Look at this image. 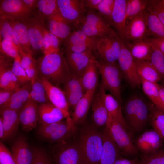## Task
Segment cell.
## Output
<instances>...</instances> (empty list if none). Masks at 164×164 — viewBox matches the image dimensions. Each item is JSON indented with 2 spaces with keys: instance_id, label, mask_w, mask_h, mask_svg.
<instances>
[{
  "instance_id": "obj_2",
  "label": "cell",
  "mask_w": 164,
  "mask_h": 164,
  "mask_svg": "<svg viewBox=\"0 0 164 164\" xmlns=\"http://www.w3.org/2000/svg\"><path fill=\"white\" fill-rule=\"evenodd\" d=\"M150 103L134 95L127 101L124 107V117L130 132H141L149 122Z\"/></svg>"
},
{
  "instance_id": "obj_9",
  "label": "cell",
  "mask_w": 164,
  "mask_h": 164,
  "mask_svg": "<svg viewBox=\"0 0 164 164\" xmlns=\"http://www.w3.org/2000/svg\"><path fill=\"white\" fill-rule=\"evenodd\" d=\"M118 61L123 77L130 86L133 88L139 86L141 79L137 71L135 60L122 40L121 51Z\"/></svg>"
},
{
  "instance_id": "obj_52",
  "label": "cell",
  "mask_w": 164,
  "mask_h": 164,
  "mask_svg": "<svg viewBox=\"0 0 164 164\" xmlns=\"http://www.w3.org/2000/svg\"><path fill=\"white\" fill-rule=\"evenodd\" d=\"M31 89L45 94H46L44 86L40 81L38 75L30 80Z\"/></svg>"
},
{
  "instance_id": "obj_31",
  "label": "cell",
  "mask_w": 164,
  "mask_h": 164,
  "mask_svg": "<svg viewBox=\"0 0 164 164\" xmlns=\"http://www.w3.org/2000/svg\"><path fill=\"white\" fill-rule=\"evenodd\" d=\"M124 42L134 60H148L152 47L147 40L146 39L131 43Z\"/></svg>"
},
{
  "instance_id": "obj_36",
  "label": "cell",
  "mask_w": 164,
  "mask_h": 164,
  "mask_svg": "<svg viewBox=\"0 0 164 164\" xmlns=\"http://www.w3.org/2000/svg\"><path fill=\"white\" fill-rule=\"evenodd\" d=\"M149 122L160 135L164 142V112L150 103Z\"/></svg>"
},
{
  "instance_id": "obj_14",
  "label": "cell",
  "mask_w": 164,
  "mask_h": 164,
  "mask_svg": "<svg viewBox=\"0 0 164 164\" xmlns=\"http://www.w3.org/2000/svg\"><path fill=\"white\" fill-rule=\"evenodd\" d=\"M145 11L129 21L126 25L125 41L129 43L146 39L149 38Z\"/></svg>"
},
{
  "instance_id": "obj_13",
  "label": "cell",
  "mask_w": 164,
  "mask_h": 164,
  "mask_svg": "<svg viewBox=\"0 0 164 164\" xmlns=\"http://www.w3.org/2000/svg\"><path fill=\"white\" fill-rule=\"evenodd\" d=\"M164 142L154 129L147 130L139 135L135 140V145L142 155L152 153L162 148Z\"/></svg>"
},
{
  "instance_id": "obj_57",
  "label": "cell",
  "mask_w": 164,
  "mask_h": 164,
  "mask_svg": "<svg viewBox=\"0 0 164 164\" xmlns=\"http://www.w3.org/2000/svg\"><path fill=\"white\" fill-rule=\"evenodd\" d=\"M101 1V0H82L83 5L85 7L96 9Z\"/></svg>"
},
{
  "instance_id": "obj_46",
  "label": "cell",
  "mask_w": 164,
  "mask_h": 164,
  "mask_svg": "<svg viewBox=\"0 0 164 164\" xmlns=\"http://www.w3.org/2000/svg\"><path fill=\"white\" fill-rule=\"evenodd\" d=\"M114 2L115 0H101L96 9L98 13L108 24Z\"/></svg>"
},
{
  "instance_id": "obj_60",
  "label": "cell",
  "mask_w": 164,
  "mask_h": 164,
  "mask_svg": "<svg viewBox=\"0 0 164 164\" xmlns=\"http://www.w3.org/2000/svg\"><path fill=\"white\" fill-rule=\"evenodd\" d=\"M0 138L1 141L5 140V132L3 123L0 119Z\"/></svg>"
},
{
  "instance_id": "obj_11",
  "label": "cell",
  "mask_w": 164,
  "mask_h": 164,
  "mask_svg": "<svg viewBox=\"0 0 164 164\" xmlns=\"http://www.w3.org/2000/svg\"><path fill=\"white\" fill-rule=\"evenodd\" d=\"M44 20L38 14L23 22L26 27L32 50L43 51L44 36L46 27Z\"/></svg>"
},
{
  "instance_id": "obj_50",
  "label": "cell",
  "mask_w": 164,
  "mask_h": 164,
  "mask_svg": "<svg viewBox=\"0 0 164 164\" xmlns=\"http://www.w3.org/2000/svg\"><path fill=\"white\" fill-rule=\"evenodd\" d=\"M0 164H16L11 152L0 142Z\"/></svg>"
},
{
  "instance_id": "obj_34",
  "label": "cell",
  "mask_w": 164,
  "mask_h": 164,
  "mask_svg": "<svg viewBox=\"0 0 164 164\" xmlns=\"http://www.w3.org/2000/svg\"><path fill=\"white\" fill-rule=\"evenodd\" d=\"M135 61L137 71L140 77L154 83H158L160 82L159 74L148 61Z\"/></svg>"
},
{
  "instance_id": "obj_43",
  "label": "cell",
  "mask_w": 164,
  "mask_h": 164,
  "mask_svg": "<svg viewBox=\"0 0 164 164\" xmlns=\"http://www.w3.org/2000/svg\"><path fill=\"white\" fill-rule=\"evenodd\" d=\"M137 164H164V147L148 155H142Z\"/></svg>"
},
{
  "instance_id": "obj_7",
  "label": "cell",
  "mask_w": 164,
  "mask_h": 164,
  "mask_svg": "<svg viewBox=\"0 0 164 164\" xmlns=\"http://www.w3.org/2000/svg\"><path fill=\"white\" fill-rule=\"evenodd\" d=\"M105 125L108 127L114 140L124 155L133 156L138 154V151L132 141L130 132L108 115Z\"/></svg>"
},
{
  "instance_id": "obj_32",
  "label": "cell",
  "mask_w": 164,
  "mask_h": 164,
  "mask_svg": "<svg viewBox=\"0 0 164 164\" xmlns=\"http://www.w3.org/2000/svg\"><path fill=\"white\" fill-rule=\"evenodd\" d=\"M17 40L26 54L32 56L26 27L23 22L9 21Z\"/></svg>"
},
{
  "instance_id": "obj_49",
  "label": "cell",
  "mask_w": 164,
  "mask_h": 164,
  "mask_svg": "<svg viewBox=\"0 0 164 164\" xmlns=\"http://www.w3.org/2000/svg\"><path fill=\"white\" fill-rule=\"evenodd\" d=\"M34 157L32 164H53L44 150L39 148H33Z\"/></svg>"
},
{
  "instance_id": "obj_12",
  "label": "cell",
  "mask_w": 164,
  "mask_h": 164,
  "mask_svg": "<svg viewBox=\"0 0 164 164\" xmlns=\"http://www.w3.org/2000/svg\"><path fill=\"white\" fill-rule=\"evenodd\" d=\"M57 8L63 18L76 27L84 17L85 7L82 0H56Z\"/></svg>"
},
{
  "instance_id": "obj_23",
  "label": "cell",
  "mask_w": 164,
  "mask_h": 164,
  "mask_svg": "<svg viewBox=\"0 0 164 164\" xmlns=\"http://www.w3.org/2000/svg\"><path fill=\"white\" fill-rule=\"evenodd\" d=\"M101 133L103 147L100 164H114L119 157L120 150L106 125Z\"/></svg>"
},
{
  "instance_id": "obj_22",
  "label": "cell",
  "mask_w": 164,
  "mask_h": 164,
  "mask_svg": "<svg viewBox=\"0 0 164 164\" xmlns=\"http://www.w3.org/2000/svg\"><path fill=\"white\" fill-rule=\"evenodd\" d=\"M20 125L22 130L28 132L35 128L38 122V104L29 97L19 111Z\"/></svg>"
},
{
  "instance_id": "obj_38",
  "label": "cell",
  "mask_w": 164,
  "mask_h": 164,
  "mask_svg": "<svg viewBox=\"0 0 164 164\" xmlns=\"http://www.w3.org/2000/svg\"><path fill=\"white\" fill-rule=\"evenodd\" d=\"M148 0H127L126 6V23L132 18L145 11Z\"/></svg>"
},
{
  "instance_id": "obj_8",
  "label": "cell",
  "mask_w": 164,
  "mask_h": 164,
  "mask_svg": "<svg viewBox=\"0 0 164 164\" xmlns=\"http://www.w3.org/2000/svg\"><path fill=\"white\" fill-rule=\"evenodd\" d=\"M121 39L117 33L99 39L94 52L99 60L108 63H114L118 60L121 49Z\"/></svg>"
},
{
  "instance_id": "obj_35",
  "label": "cell",
  "mask_w": 164,
  "mask_h": 164,
  "mask_svg": "<svg viewBox=\"0 0 164 164\" xmlns=\"http://www.w3.org/2000/svg\"><path fill=\"white\" fill-rule=\"evenodd\" d=\"M145 15L149 36L164 38V25L155 15L147 9L145 12Z\"/></svg>"
},
{
  "instance_id": "obj_47",
  "label": "cell",
  "mask_w": 164,
  "mask_h": 164,
  "mask_svg": "<svg viewBox=\"0 0 164 164\" xmlns=\"http://www.w3.org/2000/svg\"><path fill=\"white\" fill-rule=\"evenodd\" d=\"M31 90L30 82L16 90L7 102L14 101L26 104L29 98Z\"/></svg>"
},
{
  "instance_id": "obj_4",
  "label": "cell",
  "mask_w": 164,
  "mask_h": 164,
  "mask_svg": "<svg viewBox=\"0 0 164 164\" xmlns=\"http://www.w3.org/2000/svg\"><path fill=\"white\" fill-rule=\"evenodd\" d=\"M98 71L101 77V84L121 104V83L123 75L116 63H108L96 60Z\"/></svg>"
},
{
  "instance_id": "obj_41",
  "label": "cell",
  "mask_w": 164,
  "mask_h": 164,
  "mask_svg": "<svg viewBox=\"0 0 164 164\" xmlns=\"http://www.w3.org/2000/svg\"><path fill=\"white\" fill-rule=\"evenodd\" d=\"M61 41L55 35L50 32L46 27L44 36L43 53L44 55L59 51Z\"/></svg>"
},
{
  "instance_id": "obj_6",
  "label": "cell",
  "mask_w": 164,
  "mask_h": 164,
  "mask_svg": "<svg viewBox=\"0 0 164 164\" xmlns=\"http://www.w3.org/2000/svg\"><path fill=\"white\" fill-rule=\"evenodd\" d=\"M52 151L53 164H87L78 143L57 142Z\"/></svg>"
},
{
  "instance_id": "obj_54",
  "label": "cell",
  "mask_w": 164,
  "mask_h": 164,
  "mask_svg": "<svg viewBox=\"0 0 164 164\" xmlns=\"http://www.w3.org/2000/svg\"><path fill=\"white\" fill-rule=\"evenodd\" d=\"M151 44L164 53V38L149 37L146 39Z\"/></svg>"
},
{
  "instance_id": "obj_18",
  "label": "cell",
  "mask_w": 164,
  "mask_h": 164,
  "mask_svg": "<svg viewBox=\"0 0 164 164\" xmlns=\"http://www.w3.org/2000/svg\"><path fill=\"white\" fill-rule=\"evenodd\" d=\"M105 91L101 83L96 92L94 93L91 103L92 119L97 127L105 125L108 119V113L105 103Z\"/></svg>"
},
{
  "instance_id": "obj_26",
  "label": "cell",
  "mask_w": 164,
  "mask_h": 164,
  "mask_svg": "<svg viewBox=\"0 0 164 164\" xmlns=\"http://www.w3.org/2000/svg\"><path fill=\"white\" fill-rule=\"evenodd\" d=\"M39 77L44 86L50 102L60 108L68 111L69 105L63 91L45 78Z\"/></svg>"
},
{
  "instance_id": "obj_19",
  "label": "cell",
  "mask_w": 164,
  "mask_h": 164,
  "mask_svg": "<svg viewBox=\"0 0 164 164\" xmlns=\"http://www.w3.org/2000/svg\"><path fill=\"white\" fill-rule=\"evenodd\" d=\"M93 51L81 53L65 52L67 64L71 72L80 77L91 60L94 57Z\"/></svg>"
},
{
  "instance_id": "obj_56",
  "label": "cell",
  "mask_w": 164,
  "mask_h": 164,
  "mask_svg": "<svg viewBox=\"0 0 164 164\" xmlns=\"http://www.w3.org/2000/svg\"><path fill=\"white\" fill-rule=\"evenodd\" d=\"M20 57V64L25 70L31 65L34 59L32 56L27 55L22 56Z\"/></svg>"
},
{
  "instance_id": "obj_15",
  "label": "cell",
  "mask_w": 164,
  "mask_h": 164,
  "mask_svg": "<svg viewBox=\"0 0 164 164\" xmlns=\"http://www.w3.org/2000/svg\"><path fill=\"white\" fill-rule=\"evenodd\" d=\"M86 28L91 34L101 35L108 37L114 34V31L98 12L89 10L86 16L81 19Z\"/></svg>"
},
{
  "instance_id": "obj_58",
  "label": "cell",
  "mask_w": 164,
  "mask_h": 164,
  "mask_svg": "<svg viewBox=\"0 0 164 164\" xmlns=\"http://www.w3.org/2000/svg\"><path fill=\"white\" fill-rule=\"evenodd\" d=\"M138 160L137 158L129 159L119 157L114 164H137Z\"/></svg>"
},
{
  "instance_id": "obj_59",
  "label": "cell",
  "mask_w": 164,
  "mask_h": 164,
  "mask_svg": "<svg viewBox=\"0 0 164 164\" xmlns=\"http://www.w3.org/2000/svg\"><path fill=\"white\" fill-rule=\"evenodd\" d=\"M24 4L29 9L33 11L36 8L38 0H22Z\"/></svg>"
},
{
  "instance_id": "obj_48",
  "label": "cell",
  "mask_w": 164,
  "mask_h": 164,
  "mask_svg": "<svg viewBox=\"0 0 164 164\" xmlns=\"http://www.w3.org/2000/svg\"><path fill=\"white\" fill-rule=\"evenodd\" d=\"M147 9L155 15L164 25V3L162 0H148Z\"/></svg>"
},
{
  "instance_id": "obj_37",
  "label": "cell",
  "mask_w": 164,
  "mask_h": 164,
  "mask_svg": "<svg viewBox=\"0 0 164 164\" xmlns=\"http://www.w3.org/2000/svg\"><path fill=\"white\" fill-rule=\"evenodd\" d=\"M152 46V51L148 61L158 73L160 78L161 84L164 86V53Z\"/></svg>"
},
{
  "instance_id": "obj_1",
  "label": "cell",
  "mask_w": 164,
  "mask_h": 164,
  "mask_svg": "<svg viewBox=\"0 0 164 164\" xmlns=\"http://www.w3.org/2000/svg\"><path fill=\"white\" fill-rule=\"evenodd\" d=\"M36 60L38 77L57 87L64 84L71 73L60 50L44 55Z\"/></svg>"
},
{
  "instance_id": "obj_27",
  "label": "cell",
  "mask_w": 164,
  "mask_h": 164,
  "mask_svg": "<svg viewBox=\"0 0 164 164\" xmlns=\"http://www.w3.org/2000/svg\"><path fill=\"white\" fill-rule=\"evenodd\" d=\"M1 120L5 132V140L13 137L20 124L19 111L9 108L0 109Z\"/></svg>"
},
{
  "instance_id": "obj_33",
  "label": "cell",
  "mask_w": 164,
  "mask_h": 164,
  "mask_svg": "<svg viewBox=\"0 0 164 164\" xmlns=\"http://www.w3.org/2000/svg\"><path fill=\"white\" fill-rule=\"evenodd\" d=\"M141 85L142 90L156 108L164 112V103L161 98L158 83H154L146 80L141 77Z\"/></svg>"
},
{
  "instance_id": "obj_53",
  "label": "cell",
  "mask_w": 164,
  "mask_h": 164,
  "mask_svg": "<svg viewBox=\"0 0 164 164\" xmlns=\"http://www.w3.org/2000/svg\"><path fill=\"white\" fill-rule=\"evenodd\" d=\"M16 90L0 88V107L9 100Z\"/></svg>"
},
{
  "instance_id": "obj_51",
  "label": "cell",
  "mask_w": 164,
  "mask_h": 164,
  "mask_svg": "<svg viewBox=\"0 0 164 164\" xmlns=\"http://www.w3.org/2000/svg\"><path fill=\"white\" fill-rule=\"evenodd\" d=\"M29 97L32 100L40 104L50 102L46 94H45L31 90Z\"/></svg>"
},
{
  "instance_id": "obj_5",
  "label": "cell",
  "mask_w": 164,
  "mask_h": 164,
  "mask_svg": "<svg viewBox=\"0 0 164 164\" xmlns=\"http://www.w3.org/2000/svg\"><path fill=\"white\" fill-rule=\"evenodd\" d=\"M76 125L69 116L64 121L40 124L38 133L44 140L50 142H59L67 140L75 133Z\"/></svg>"
},
{
  "instance_id": "obj_55",
  "label": "cell",
  "mask_w": 164,
  "mask_h": 164,
  "mask_svg": "<svg viewBox=\"0 0 164 164\" xmlns=\"http://www.w3.org/2000/svg\"><path fill=\"white\" fill-rule=\"evenodd\" d=\"M26 72L30 80L38 76L36 60L34 59L31 65L25 69Z\"/></svg>"
},
{
  "instance_id": "obj_10",
  "label": "cell",
  "mask_w": 164,
  "mask_h": 164,
  "mask_svg": "<svg viewBox=\"0 0 164 164\" xmlns=\"http://www.w3.org/2000/svg\"><path fill=\"white\" fill-rule=\"evenodd\" d=\"M33 12L22 0H0V15L9 21H25L32 16Z\"/></svg>"
},
{
  "instance_id": "obj_44",
  "label": "cell",
  "mask_w": 164,
  "mask_h": 164,
  "mask_svg": "<svg viewBox=\"0 0 164 164\" xmlns=\"http://www.w3.org/2000/svg\"><path fill=\"white\" fill-rule=\"evenodd\" d=\"M0 52L13 59L20 57L18 48L9 38H4L0 40Z\"/></svg>"
},
{
  "instance_id": "obj_45",
  "label": "cell",
  "mask_w": 164,
  "mask_h": 164,
  "mask_svg": "<svg viewBox=\"0 0 164 164\" xmlns=\"http://www.w3.org/2000/svg\"><path fill=\"white\" fill-rule=\"evenodd\" d=\"M21 57L14 59L13 62L12 71L17 78L21 86L29 83L30 80L27 76L25 70L20 63Z\"/></svg>"
},
{
  "instance_id": "obj_39",
  "label": "cell",
  "mask_w": 164,
  "mask_h": 164,
  "mask_svg": "<svg viewBox=\"0 0 164 164\" xmlns=\"http://www.w3.org/2000/svg\"><path fill=\"white\" fill-rule=\"evenodd\" d=\"M99 39L88 36L82 30L78 29L73 30L63 43L64 48L69 46L87 43H97Z\"/></svg>"
},
{
  "instance_id": "obj_61",
  "label": "cell",
  "mask_w": 164,
  "mask_h": 164,
  "mask_svg": "<svg viewBox=\"0 0 164 164\" xmlns=\"http://www.w3.org/2000/svg\"><path fill=\"white\" fill-rule=\"evenodd\" d=\"M157 85L161 98L164 103V86L159 83L157 84Z\"/></svg>"
},
{
  "instance_id": "obj_20",
  "label": "cell",
  "mask_w": 164,
  "mask_h": 164,
  "mask_svg": "<svg viewBox=\"0 0 164 164\" xmlns=\"http://www.w3.org/2000/svg\"><path fill=\"white\" fill-rule=\"evenodd\" d=\"M127 0H115L109 23L116 29L119 36L125 42V39L126 17V6Z\"/></svg>"
},
{
  "instance_id": "obj_30",
  "label": "cell",
  "mask_w": 164,
  "mask_h": 164,
  "mask_svg": "<svg viewBox=\"0 0 164 164\" xmlns=\"http://www.w3.org/2000/svg\"><path fill=\"white\" fill-rule=\"evenodd\" d=\"M105 103L108 115L130 132V130L122 113L121 104L112 95L108 94L105 96Z\"/></svg>"
},
{
  "instance_id": "obj_42",
  "label": "cell",
  "mask_w": 164,
  "mask_h": 164,
  "mask_svg": "<svg viewBox=\"0 0 164 164\" xmlns=\"http://www.w3.org/2000/svg\"><path fill=\"white\" fill-rule=\"evenodd\" d=\"M57 7L56 0H38V14L44 20L54 12Z\"/></svg>"
},
{
  "instance_id": "obj_3",
  "label": "cell",
  "mask_w": 164,
  "mask_h": 164,
  "mask_svg": "<svg viewBox=\"0 0 164 164\" xmlns=\"http://www.w3.org/2000/svg\"><path fill=\"white\" fill-rule=\"evenodd\" d=\"M78 144L87 164H100L103 140L101 134L95 127L87 126L83 128Z\"/></svg>"
},
{
  "instance_id": "obj_29",
  "label": "cell",
  "mask_w": 164,
  "mask_h": 164,
  "mask_svg": "<svg viewBox=\"0 0 164 164\" xmlns=\"http://www.w3.org/2000/svg\"><path fill=\"white\" fill-rule=\"evenodd\" d=\"M98 71L96 59L94 57L80 77L86 92L88 91L96 90L98 85Z\"/></svg>"
},
{
  "instance_id": "obj_40",
  "label": "cell",
  "mask_w": 164,
  "mask_h": 164,
  "mask_svg": "<svg viewBox=\"0 0 164 164\" xmlns=\"http://www.w3.org/2000/svg\"><path fill=\"white\" fill-rule=\"evenodd\" d=\"M0 40L4 38L10 39L18 48L20 57L27 55L24 53L18 43L9 21L1 15H0Z\"/></svg>"
},
{
  "instance_id": "obj_16",
  "label": "cell",
  "mask_w": 164,
  "mask_h": 164,
  "mask_svg": "<svg viewBox=\"0 0 164 164\" xmlns=\"http://www.w3.org/2000/svg\"><path fill=\"white\" fill-rule=\"evenodd\" d=\"M46 27L61 43H64L73 31V27L61 16L57 7L48 19Z\"/></svg>"
},
{
  "instance_id": "obj_21",
  "label": "cell",
  "mask_w": 164,
  "mask_h": 164,
  "mask_svg": "<svg viewBox=\"0 0 164 164\" xmlns=\"http://www.w3.org/2000/svg\"><path fill=\"white\" fill-rule=\"evenodd\" d=\"M38 116L40 125L46 124L62 121L70 116V113L48 102L38 104Z\"/></svg>"
},
{
  "instance_id": "obj_62",
  "label": "cell",
  "mask_w": 164,
  "mask_h": 164,
  "mask_svg": "<svg viewBox=\"0 0 164 164\" xmlns=\"http://www.w3.org/2000/svg\"><path fill=\"white\" fill-rule=\"evenodd\" d=\"M163 3H164V0H162Z\"/></svg>"
},
{
  "instance_id": "obj_28",
  "label": "cell",
  "mask_w": 164,
  "mask_h": 164,
  "mask_svg": "<svg viewBox=\"0 0 164 164\" xmlns=\"http://www.w3.org/2000/svg\"><path fill=\"white\" fill-rule=\"evenodd\" d=\"M95 91H87L77 103L71 117L76 125L83 123L86 119Z\"/></svg>"
},
{
  "instance_id": "obj_17",
  "label": "cell",
  "mask_w": 164,
  "mask_h": 164,
  "mask_svg": "<svg viewBox=\"0 0 164 164\" xmlns=\"http://www.w3.org/2000/svg\"><path fill=\"white\" fill-rule=\"evenodd\" d=\"M12 58L0 52V88L17 90L22 86L12 71Z\"/></svg>"
},
{
  "instance_id": "obj_25",
  "label": "cell",
  "mask_w": 164,
  "mask_h": 164,
  "mask_svg": "<svg viewBox=\"0 0 164 164\" xmlns=\"http://www.w3.org/2000/svg\"><path fill=\"white\" fill-rule=\"evenodd\" d=\"M11 153L16 164H32L33 149L31 148L23 136L17 138L11 146Z\"/></svg>"
},
{
  "instance_id": "obj_24",
  "label": "cell",
  "mask_w": 164,
  "mask_h": 164,
  "mask_svg": "<svg viewBox=\"0 0 164 164\" xmlns=\"http://www.w3.org/2000/svg\"><path fill=\"white\" fill-rule=\"evenodd\" d=\"M63 85V91L69 107L74 109L77 102L86 92L80 78L71 73Z\"/></svg>"
}]
</instances>
